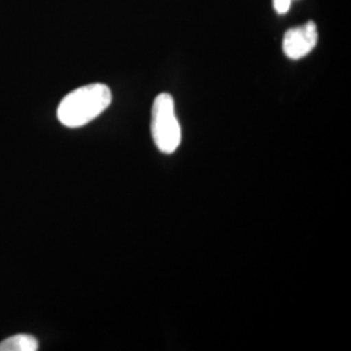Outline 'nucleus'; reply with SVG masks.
<instances>
[{"mask_svg": "<svg viewBox=\"0 0 351 351\" xmlns=\"http://www.w3.org/2000/svg\"><path fill=\"white\" fill-rule=\"evenodd\" d=\"M112 101V93L104 84L75 88L58 107V120L66 128L86 125L104 112Z\"/></svg>", "mask_w": 351, "mask_h": 351, "instance_id": "nucleus-1", "label": "nucleus"}, {"mask_svg": "<svg viewBox=\"0 0 351 351\" xmlns=\"http://www.w3.org/2000/svg\"><path fill=\"white\" fill-rule=\"evenodd\" d=\"M151 134L156 149L173 154L181 145V126L176 116L175 101L168 93L159 94L151 111Z\"/></svg>", "mask_w": 351, "mask_h": 351, "instance_id": "nucleus-2", "label": "nucleus"}, {"mask_svg": "<svg viewBox=\"0 0 351 351\" xmlns=\"http://www.w3.org/2000/svg\"><path fill=\"white\" fill-rule=\"evenodd\" d=\"M317 26L314 21L291 27L282 39V51L289 59L300 60L314 50L317 45Z\"/></svg>", "mask_w": 351, "mask_h": 351, "instance_id": "nucleus-3", "label": "nucleus"}, {"mask_svg": "<svg viewBox=\"0 0 351 351\" xmlns=\"http://www.w3.org/2000/svg\"><path fill=\"white\" fill-rule=\"evenodd\" d=\"M38 341L29 335H16L0 342V351H36Z\"/></svg>", "mask_w": 351, "mask_h": 351, "instance_id": "nucleus-4", "label": "nucleus"}, {"mask_svg": "<svg viewBox=\"0 0 351 351\" xmlns=\"http://www.w3.org/2000/svg\"><path fill=\"white\" fill-rule=\"evenodd\" d=\"M290 5H291V0H274V7L278 14L288 13Z\"/></svg>", "mask_w": 351, "mask_h": 351, "instance_id": "nucleus-5", "label": "nucleus"}]
</instances>
